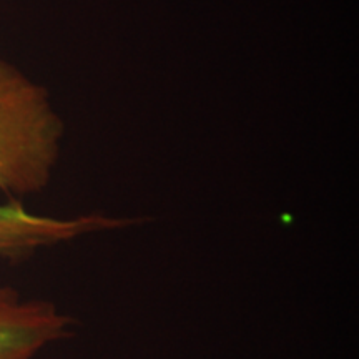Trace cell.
Instances as JSON below:
<instances>
[{
  "label": "cell",
  "instance_id": "1",
  "mask_svg": "<svg viewBox=\"0 0 359 359\" xmlns=\"http://www.w3.org/2000/svg\"><path fill=\"white\" fill-rule=\"evenodd\" d=\"M64 123L47 90L0 60V190L29 195L50 182Z\"/></svg>",
  "mask_w": 359,
  "mask_h": 359
},
{
  "label": "cell",
  "instance_id": "2",
  "mask_svg": "<svg viewBox=\"0 0 359 359\" xmlns=\"http://www.w3.org/2000/svg\"><path fill=\"white\" fill-rule=\"evenodd\" d=\"M138 219L114 218L100 213L75 218L45 217L29 212L22 203L0 205V258L22 259L35 251L92 233L120 230Z\"/></svg>",
  "mask_w": 359,
  "mask_h": 359
},
{
  "label": "cell",
  "instance_id": "3",
  "mask_svg": "<svg viewBox=\"0 0 359 359\" xmlns=\"http://www.w3.org/2000/svg\"><path fill=\"white\" fill-rule=\"evenodd\" d=\"M74 320L47 299L25 298L0 283V359H35L67 338Z\"/></svg>",
  "mask_w": 359,
  "mask_h": 359
}]
</instances>
